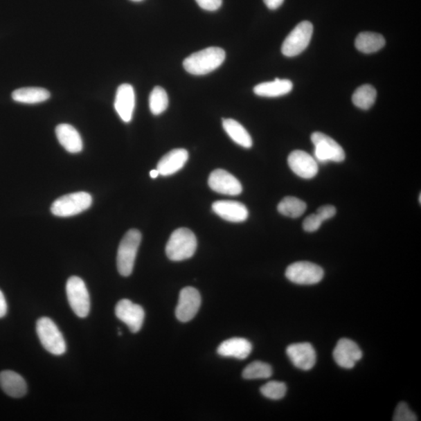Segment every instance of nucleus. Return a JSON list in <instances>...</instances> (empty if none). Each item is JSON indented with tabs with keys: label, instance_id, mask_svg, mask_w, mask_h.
<instances>
[{
	"label": "nucleus",
	"instance_id": "nucleus-19",
	"mask_svg": "<svg viewBox=\"0 0 421 421\" xmlns=\"http://www.w3.org/2000/svg\"><path fill=\"white\" fill-rule=\"evenodd\" d=\"M0 386L6 394L13 398L23 397L28 390L26 382L19 374L12 370L0 373Z\"/></svg>",
	"mask_w": 421,
	"mask_h": 421
},
{
	"label": "nucleus",
	"instance_id": "nucleus-31",
	"mask_svg": "<svg viewBox=\"0 0 421 421\" xmlns=\"http://www.w3.org/2000/svg\"><path fill=\"white\" fill-rule=\"evenodd\" d=\"M394 421H416L418 420L415 415L409 408L406 402H402L395 409Z\"/></svg>",
	"mask_w": 421,
	"mask_h": 421
},
{
	"label": "nucleus",
	"instance_id": "nucleus-33",
	"mask_svg": "<svg viewBox=\"0 0 421 421\" xmlns=\"http://www.w3.org/2000/svg\"><path fill=\"white\" fill-rule=\"evenodd\" d=\"M198 6L203 10L215 11L220 8L222 0H195Z\"/></svg>",
	"mask_w": 421,
	"mask_h": 421
},
{
	"label": "nucleus",
	"instance_id": "nucleus-1",
	"mask_svg": "<svg viewBox=\"0 0 421 421\" xmlns=\"http://www.w3.org/2000/svg\"><path fill=\"white\" fill-rule=\"evenodd\" d=\"M226 59V53L220 47H208L186 58L183 65L193 75H204L217 69Z\"/></svg>",
	"mask_w": 421,
	"mask_h": 421
},
{
	"label": "nucleus",
	"instance_id": "nucleus-28",
	"mask_svg": "<svg viewBox=\"0 0 421 421\" xmlns=\"http://www.w3.org/2000/svg\"><path fill=\"white\" fill-rule=\"evenodd\" d=\"M169 105L168 95L162 87L156 86L152 91L150 97V107L154 116L162 114Z\"/></svg>",
	"mask_w": 421,
	"mask_h": 421
},
{
	"label": "nucleus",
	"instance_id": "nucleus-10",
	"mask_svg": "<svg viewBox=\"0 0 421 421\" xmlns=\"http://www.w3.org/2000/svg\"><path fill=\"white\" fill-rule=\"evenodd\" d=\"M201 297L198 290L194 287H185L179 294L176 316L181 323H188L195 317L199 311Z\"/></svg>",
	"mask_w": 421,
	"mask_h": 421
},
{
	"label": "nucleus",
	"instance_id": "nucleus-3",
	"mask_svg": "<svg viewBox=\"0 0 421 421\" xmlns=\"http://www.w3.org/2000/svg\"><path fill=\"white\" fill-rule=\"evenodd\" d=\"M141 241V233L134 229L129 231L122 239L116 258L117 269L121 276L132 275Z\"/></svg>",
	"mask_w": 421,
	"mask_h": 421
},
{
	"label": "nucleus",
	"instance_id": "nucleus-27",
	"mask_svg": "<svg viewBox=\"0 0 421 421\" xmlns=\"http://www.w3.org/2000/svg\"><path fill=\"white\" fill-rule=\"evenodd\" d=\"M377 91L370 84H364L355 91L352 97V103L361 109H369L375 104Z\"/></svg>",
	"mask_w": 421,
	"mask_h": 421
},
{
	"label": "nucleus",
	"instance_id": "nucleus-34",
	"mask_svg": "<svg viewBox=\"0 0 421 421\" xmlns=\"http://www.w3.org/2000/svg\"><path fill=\"white\" fill-rule=\"evenodd\" d=\"M317 214L321 220H330L337 214V208L332 206H323L317 210Z\"/></svg>",
	"mask_w": 421,
	"mask_h": 421
},
{
	"label": "nucleus",
	"instance_id": "nucleus-17",
	"mask_svg": "<svg viewBox=\"0 0 421 421\" xmlns=\"http://www.w3.org/2000/svg\"><path fill=\"white\" fill-rule=\"evenodd\" d=\"M213 212L222 219L231 222H242L249 218V209L235 201H218L213 204Z\"/></svg>",
	"mask_w": 421,
	"mask_h": 421
},
{
	"label": "nucleus",
	"instance_id": "nucleus-9",
	"mask_svg": "<svg viewBox=\"0 0 421 421\" xmlns=\"http://www.w3.org/2000/svg\"><path fill=\"white\" fill-rule=\"evenodd\" d=\"M286 276L290 282L296 284L314 285L323 280L324 271L318 265L309 262H297L289 266Z\"/></svg>",
	"mask_w": 421,
	"mask_h": 421
},
{
	"label": "nucleus",
	"instance_id": "nucleus-7",
	"mask_svg": "<svg viewBox=\"0 0 421 421\" xmlns=\"http://www.w3.org/2000/svg\"><path fill=\"white\" fill-rule=\"evenodd\" d=\"M312 141L314 145V159L317 162L341 163L345 160L343 148L329 136L321 132H314L312 135Z\"/></svg>",
	"mask_w": 421,
	"mask_h": 421
},
{
	"label": "nucleus",
	"instance_id": "nucleus-37",
	"mask_svg": "<svg viewBox=\"0 0 421 421\" xmlns=\"http://www.w3.org/2000/svg\"><path fill=\"white\" fill-rule=\"evenodd\" d=\"M159 172L158 171V170H153L150 172V177L152 179H156L159 177Z\"/></svg>",
	"mask_w": 421,
	"mask_h": 421
},
{
	"label": "nucleus",
	"instance_id": "nucleus-21",
	"mask_svg": "<svg viewBox=\"0 0 421 421\" xmlns=\"http://www.w3.org/2000/svg\"><path fill=\"white\" fill-rule=\"evenodd\" d=\"M217 351L222 357H234L239 360H244L251 355L252 345L246 339L232 338L222 342Z\"/></svg>",
	"mask_w": 421,
	"mask_h": 421
},
{
	"label": "nucleus",
	"instance_id": "nucleus-35",
	"mask_svg": "<svg viewBox=\"0 0 421 421\" xmlns=\"http://www.w3.org/2000/svg\"><path fill=\"white\" fill-rule=\"evenodd\" d=\"M8 312V303L1 290H0V319L4 317Z\"/></svg>",
	"mask_w": 421,
	"mask_h": 421
},
{
	"label": "nucleus",
	"instance_id": "nucleus-4",
	"mask_svg": "<svg viewBox=\"0 0 421 421\" xmlns=\"http://www.w3.org/2000/svg\"><path fill=\"white\" fill-rule=\"evenodd\" d=\"M36 331L43 348L48 352L55 356L65 354V339L53 321L46 317L39 319L37 321Z\"/></svg>",
	"mask_w": 421,
	"mask_h": 421
},
{
	"label": "nucleus",
	"instance_id": "nucleus-26",
	"mask_svg": "<svg viewBox=\"0 0 421 421\" xmlns=\"http://www.w3.org/2000/svg\"><path fill=\"white\" fill-rule=\"evenodd\" d=\"M307 209L305 201L295 197H286L278 204V213L289 218L301 217Z\"/></svg>",
	"mask_w": 421,
	"mask_h": 421
},
{
	"label": "nucleus",
	"instance_id": "nucleus-23",
	"mask_svg": "<svg viewBox=\"0 0 421 421\" xmlns=\"http://www.w3.org/2000/svg\"><path fill=\"white\" fill-rule=\"evenodd\" d=\"M222 126L235 143L245 148L252 147L253 141L251 135L239 122L233 119H224L222 120Z\"/></svg>",
	"mask_w": 421,
	"mask_h": 421
},
{
	"label": "nucleus",
	"instance_id": "nucleus-14",
	"mask_svg": "<svg viewBox=\"0 0 421 421\" xmlns=\"http://www.w3.org/2000/svg\"><path fill=\"white\" fill-rule=\"evenodd\" d=\"M288 164L295 174L303 179H312L318 174L317 161L305 152L296 150L291 152Z\"/></svg>",
	"mask_w": 421,
	"mask_h": 421
},
{
	"label": "nucleus",
	"instance_id": "nucleus-15",
	"mask_svg": "<svg viewBox=\"0 0 421 421\" xmlns=\"http://www.w3.org/2000/svg\"><path fill=\"white\" fill-rule=\"evenodd\" d=\"M287 354L291 362L297 368L311 370L316 363V352L311 343H294L288 346Z\"/></svg>",
	"mask_w": 421,
	"mask_h": 421
},
{
	"label": "nucleus",
	"instance_id": "nucleus-32",
	"mask_svg": "<svg viewBox=\"0 0 421 421\" xmlns=\"http://www.w3.org/2000/svg\"><path fill=\"white\" fill-rule=\"evenodd\" d=\"M323 221L321 220L317 214H312L303 222V228L306 232L312 233L317 231L323 224Z\"/></svg>",
	"mask_w": 421,
	"mask_h": 421
},
{
	"label": "nucleus",
	"instance_id": "nucleus-38",
	"mask_svg": "<svg viewBox=\"0 0 421 421\" xmlns=\"http://www.w3.org/2000/svg\"><path fill=\"white\" fill-rule=\"evenodd\" d=\"M132 1H133V2H141V1H143V0H132Z\"/></svg>",
	"mask_w": 421,
	"mask_h": 421
},
{
	"label": "nucleus",
	"instance_id": "nucleus-18",
	"mask_svg": "<svg viewBox=\"0 0 421 421\" xmlns=\"http://www.w3.org/2000/svg\"><path fill=\"white\" fill-rule=\"evenodd\" d=\"M188 158V152L183 148H177L165 154L157 165L159 175L168 177L175 174L187 163Z\"/></svg>",
	"mask_w": 421,
	"mask_h": 421
},
{
	"label": "nucleus",
	"instance_id": "nucleus-36",
	"mask_svg": "<svg viewBox=\"0 0 421 421\" xmlns=\"http://www.w3.org/2000/svg\"><path fill=\"white\" fill-rule=\"evenodd\" d=\"M284 2V0H264V3L270 10H276L280 8Z\"/></svg>",
	"mask_w": 421,
	"mask_h": 421
},
{
	"label": "nucleus",
	"instance_id": "nucleus-13",
	"mask_svg": "<svg viewBox=\"0 0 421 421\" xmlns=\"http://www.w3.org/2000/svg\"><path fill=\"white\" fill-rule=\"evenodd\" d=\"M362 351L359 346L349 339L339 340L333 350V358L339 367L346 369L354 368L362 358Z\"/></svg>",
	"mask_w": 421,
	"mask_h": 421
},
{
	"label": "nucleus",
	"instance_id": "nucleus-8",
	"mask_svg": "<svg viewBox=\"0 0 421 421\" xmlns=\"http://www.w3.org/2000/svg\"><path fill=\"white\" fill-rule=\"evenodd\" d=\"M313 24L302 21L294 28L283 42L282 53L287 57H294L305 51L312 38Z\"/></svg>",
	"mask_w": 421,
	"mask_h": 421
},
{
	"label": "nucleus",
	"instance_id": "nucleus-29",
	"mask_svg": "<svg viewBox=\"0 0 421 421\" xmlns=\"http://www.w3.org/2000/svg\"><path fill=\"white\" fill-rule=\"evenodd\" d=\"M245 379H265L272 375V368L269 364L262 361H253L245 368L243 371Z\"/></svg>",
	"mask_w": 421,
	"mask_h": 421
},
{
	"label": "nucleus",
	"instance_id": "nucleus-11",
	"mask_svg": "<svg viewBox=\"0 0 421 421\" xmlns=\"http://www.w3.org/2000/svg\"><path fill=\"white\" fill-rule=\"evenodd\" d=\"M115 314L134 333L139 332L143 325L145 316L143 307L129 300L120 301L116 306Z\"/></svg>",
	"mask_w": 421,
	"mask_h": 421
},
{
	"label": "nucleus",
	"instance_id": "nucleus-16",
	"mask_svg": "<svg viewBox=\"0 0 421 421\" xmlns=\"http://www.w3.org/2000/svg\"><path fill=\"white\" fill-rule=\"evenodd\" d=\"M115 109L123 122H131L135 108V93L133 87L129 84H121L117 89Z\"/></svg>",
	"mask_w": 421,
	"mask_h": 421
},
{
	"label": "nucleus",
	"instance_id": "nucleus-30",
	"mask_svg": "<svg viewBox=\"0 0 421 421\" xmlns=\"http://www.w3.org/2000/svg\"><path fill=\"white\" fill-rule=\"evenodd\" d=\"M287 391L286 384L277 381L269 382L261 388V393L265 397L274 400L283 399Z\"/></svg>",
	"mask_w": 421,
	"mask_h": 421
},
{
	"label": "nucleus",
	"instance_id": "nucleus-2",
	"mask_svg": "<svg viewBox=\"0 0 421 421\" xmlns=\"http://www.w3.org/2000/svg\"><path fill=\"white\" fill-rule=\"evenodd\" d=\"M197 247L195 233L189 229L179 228L171 234L165 247V253L171 261L181 262L193 257Z\"/></svg>",
	"mask_w": 421,
	"mask_h": 421
},
{
	"label": "nucleus",
	"instance_id": "nucleus-6",
	"mask_svg": "<svg viewBox=\"0 0 421 421\" xmlns=\"http://www.w3.org/2000/svg\"><path fill=\"white\" fill-rule=\"evenodd\" d=\"M66 290L68 302L73 312L79 318H86L90 312L91 302L84 282L78 276H72L67 280Z\"/></svg>",
	"mask_w": 421,
	"mask_h": 421
},
{
	"label": "nucleus",
	"instance_id": "nucleus-5",
	"mask_svg": "<svg viewBox=\"0 0 421 421\" xmlns=\"http://www.w3.org/2000/svg\"><path fill=\"white\" fill-rule=\"evenodd\" d=\"M92 204V197L87 192H76L60 197L51 207V212L59 217H71L84 212Z\"/></svg>",
	"mask_w": 421,
	"mask_h": 421
},
{
	"label": "nucleus",
	"instance_id": "nucleus-12",
	"mask_svg": "<svg viewBox=\"0 0 421 421\" xmlns=\"http://www.w3.org/2000/svg\"><path fill=\"white\" fill-rule=\"evenodd\" d=\"M208 185L215 192L226 195H239L243 190L242 185L238 179L224 170H216L210 173Z\"/></svg>",
	"mask_w": 421,
	"mask_h": 421
},
{
	"label": "nucleus",
	"instance_id": "nucleus-25",
	"mask_svg": "<svg viewBox=\"0 0 421 421\" xmlns=\"http://www.w3.org/2000/svg\"><path fill=\"white\" fill-rule=\"evenodd\" d=\"M51 97V93L42 88H23L12 93L15 102L24 104H36L45 102Z\"/></svg>",
	"mask_w": 421,
	"mask_h": 421
},
{
	"label": "nucleus",
	"instance_id": "nucleus-20",
	"mask_svg": "<svg viewBox=\"0 0 421 421\" xmlns=\"http://www.w3.org/2000/svg\"><path fill=\"white\" fill-rule=\"evenodd\" d=\"M55 134L62 146L70 153H79L83 150L82 137L75 128L66 123L60 125L55 128Z\"/></svg>",
	"mask_w": 421,
	"mask_h": 421
},
{
	"label": "nucleus",
	"instance_id": "nucleus-24",
	"mask_svg": "<svg viewBox=\"0 0 421 421\" xmlns=\"http://www.w3.org/2000/svg\"><path fill=\"white\" fill-rule=\"evenodd\" d=\"M386 45L384 37L374 33H362L359 34L355 41V46L359 51L364 53H373L379 51Z\"/></svg>",
	"mask_w": 421,
	"mask_h": 421
},
{
	"label": "nucleus",
	"instance_id": "nucleus-22",
	"mask_svg": "<svg viewBox=\"0 0 421 421\" xmlns=\"http://www.w3.org/2000/svg\"><path fill=\"white\" fill-rule=\"evenodd\" d=\"M293 83L289 80L276 78L274 82L261 83L255 87L253 92L262 97H278L288 94L293 89Z\"/></svg>",
	"mask_w": 421,
	"mask_h": 421
}]
</instances>
